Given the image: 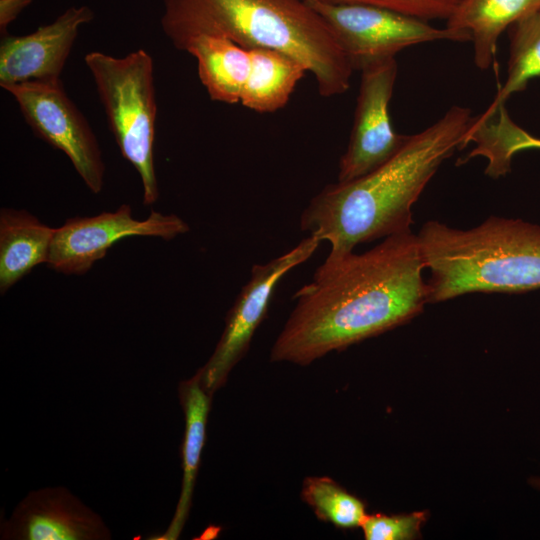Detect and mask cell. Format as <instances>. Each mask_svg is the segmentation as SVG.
<instances>
[{
	"label": "cell",
	"mask_w": 540,
	"mask_h": 540,
	"mask_svg": "<svg viewBox=\"0 0 540 540\" xmlns=\"http://www.w3.org/2000/svg\"><path fill=\"white\" fill-rule=\"evenodd\" d=\"M426 269L417 235L385 237L360 254L331 251L273 344L270 360L308 365L407 323L427 301Z\"/></svg>",
	"instance_id": "cell-1"
},
{
	"label": "cell",
	"mask_w": 540,
	"mask_h": 540,
	"mask_svg": "<svg viewBox=\"0 0 540 540\" xmlns=\"http://www.w3.org/2000/svg\"><path fill=\"white\" fill-rule=\"evenodd\" d=\"M472 119L469 108L453 106L375 170L327 185L303 210L301 230L340 252L411 231L412 206L441 164L465 147Z\"/></svg>",
	"instance_id": "cell-2"
},
{
	"label": "cell",
	"mask_w": 540,
	"mask_h": 540,
	"mask_svg": "<svg viewBox=\"0 0 540 540\" xmlns=\"http://www.w3.org/2000/svg\"><path fill=\"white\" fill-rule=\"evenodd\" d=\"M161 27L175 48L195 35L211 34L248 50L289 54L311 72L323 97L350 87L354 70L345 52L306 0H164Z\"/></svg>",
	"instance_id": "cell-3"
},
{
	"label": "cell",
	"mask_w": 540,
	"mask_h": 540,
	"mask_svg": "<svg viewBox=\"0 0 540 540\" xmlns=\"http://www.w3.org/2000/svg\"><path fill=\"white\" fill-rule=\"evenodd\" d=\"M417 238L430 272L428 303L540 289V225L490 216L474 228L458 229L431 220Z\"/></svg>",
	"instance_id": "cell-4"
},
{
	"label": "cell",
	"mask_w": 540,
	"mask_h": 540,
	"mask_svg": "<svg viewBox=\"0 0 540 540\" xmlns=\"http://www.w3.org/2000/svg\"><path fill=\"white\" fill-rule=\"evenodd\" d=\"M84 62L115 142L140 176L143 204L150 206L159 197L154 166L157 101L153 59L138 49L124 57L93 51L85 55Z\"/></svg>",
	"instance_id": "cell-5"
},
{
	"label": "cell",
	"mask_w": 540,
	"mask_h": 540,
	"mask_svg": "<svg viewBox=\"0 0 540 540\" xmlns=\"http://www.w3.org/2000/svg\"><path fill=\"white\" fill-rule=\"evenodd\" d=\"M327 22L353 70L395 58L409 46L450 40L471 41V36L395 10L366 4L306 0Z\"/></svg>",
	"instance_id": "cell-6"
},
{
	"label": "cell",
	"mask_w": 540,
	"mask_h": 540,
	"mask_svg": "<svg viewBox=\"0 0 540 540\" xmlns=\"http://www.w3.org/2000/svg\"><path fill=\"white\" fill-rule=\"evenodd\" d=\"M16 101L34 134L62 151L88 189L99 194L105 164L85 116L67 95L62 80L29 81L2 87Z\"/></svg>",
	"instance_id": "cell-7"
},
{
	"label": "cell",
	"mask_w": 540,
	"mask_h": 540,
	"mask_svg": "<svg viewBox=\"0 0 540 540\" xmlns=\"http://www.w3.org/2000/svg\"><path fill=\"white\" fill-rule=\"evenodd\" d=\"M322 241L309 235L294 248L264 264H255L227 313L225 327L214 352L198 370L205 390L213 395L247 352L251 339L264 319L273 292L281 279L309 259Z\"/></svg>",
	"instance_id": "cell-8"
},
{
	"label": "cell",
	"mask_w": 540,
	"mask_h": 540,
	"mask_svg": "<svg viewBox=\"0 0 540 540\" xmlns=\"http://www.w3.org/2000/svg\"><path fill=\"white\" fill-rule=\"evenodd\" d=\"M188 231V224L175 214L151 211L145 220H137L132 208L122 204L114 212L66 220L54 231L46 264L60 273L82 275L121 239L153 236L172 240Z\"/></svg>",
	"instance_id": "cell-9"
},
{
	"label": "cell",
	"mask_w": 540,
	"mask_h": 540,
	"mask_svg": "<svg viewBox=\"0 0 540 540\" xmlns=\"http://www.w3.org/2000/svg\"><path fill=\"white\" fill-rule=\"evenodd\" d=\"M397 62L389 58L361 70L353 127L339 161L338 182H348L375 170L406 142L396 133L389 103L397 77Z\"/></svg>",
	"instance_id": "cell-10"
},
{
	"label": "cell",
	"mask_w": 540,
	"mask_h": 540,
	"mask_svg": "<svg viewBox=\"0 0 540 540\" xmlns=\"http://www.w3.org/2000/svg\"><path fill=\"white\" fill-rule=\"evenodd\" d=\"M93 19L94 12L88 6H72L32 33L1 36L0 86L61 80L81 26Z\"/></svg>",
	"instance_id": "cell-11"
},
{
	"label": "cell",
	"mask_w": 540,
	"mask_h": 540,
	"mask_svg": "<svg viewBox=\"0 0 540 540\" xmlns=\"http://www.w3.org/2000/svg\"><path fill=\"white\" fill-rule=\"evenodd\" d=\"M4 540H107L100 515L64 487L33 490L1 522Z\"/></svg>",
	"instance_id": "cell-12"
},
{
	"label": "cell",
	"mask_w": 540,
	"mask_h": 540,
	"mask_svg": "<svg viewBox=\"0 0 540 540\" xmlns=\"http://www.w3.org/2000/svg\"><path fill=\"white\" fill-rule=\"evenodd\" d=\"M197 61L199 79L213 101L240 102L251 66L250 53L220 35L198 34L178 48Z\"/></svg>",
	"instance_id": "cell-13"
},
{
	"label": "cell",
	"mask_w": 540,
	"mask_h": 540,
	"mask_svg": "<svg viewBox=\"0 0 540 540\" xmlns=\"http://www.w3.org/2000/svg\"><path fill=\"white\" fill-rule=\"evenodd\" d=\"M179 400L184 412L185 430L181 445L182 485L172 520L158 540L177 539L188 518L193 490L206 440V427L212 395L202 385L200 374L180 383Z\"/></svg>",
	"instance_id": "cell-14"
},
{
	"label": "cell",
	"mask_w": 540,
	"mask_h": 540,
	"mask_svg": "<svg viewBox=\"0 0 540 540\" xmlns=\"http://www.w3.org/2000/svg\"><path fill=\"white\" fill-rule=\"evenodd\" d=\"M54 228L26 210L0 211V292L5 294L32 269L47 263Z\"/></svg>",
	"instance_id": "cell-15"
},
{
	"label": "cell",
	"mask_w": 540,
	"mask_h": 540,
	"mask_svg": "<svg viewBox=\"0 0 540 540\" xmlns=\"http://www.w3.org/2000/svg\"><path fill=\"white\" fill-rule=\"evenodd\" d=\"M540 11V0H462L446 27L465 32L474 45V62L485 70L493 61L500 35L521 18Z\"/></svg>",
	"instance_id": "cell-16"
},
{
	"label": "cell",
	"mask_w": 540,
	"mask_h": 540,
	"mask_svg": "<svg viewBox=\"0 0 540 540\" xmlns=\"http://www.w3.org/2000/svg\"><path fill=\"white\" fill-rule=\"evenodd\" d=\"M249 53L251 66L241 104L258 113L281 109L307 72L306 67L291 55L274 49L253 48Z\"/></svg>",
	"instance_id": "cell-17"
},
{
	"label": "cell",
	"mask_w": 540,
	"mask_h": 540,
	"mask_svg": "<svg viewBox=\"0 0 540 540\" xmlns=\"http://www.w3.org/2000/svg\"><path fill=\"white\" fill-rule=\"evenodd\" d=\"M507 78L488 108L477 120H485L505 105L507 99L526 89L531 79L540 77V11L529 14L510 27Z\"/></svg>",
	"instance_id": "cell-18"
},
{
	"label": "cell",
	"mask_w": 540,
	"mask_h": 540,
	"mask_svg": "<svg viewBox=\"0 0 540 540\" xmlns=\"http://www.w3.org/2000/svg\"><path fill=\"white\" fill-rule=\"evenodd\" d=\"M301 498L312 508L319 520L331 523L337 528L361 527L367 516L362 500L326 476L305 478Z\"/></svg>",
	"instance_id": "cell-19"
},
{
	"label": "cell",
	"mask_w": 540,
	"mask_h": 540,
	"mask_svg": "<svg viewBox=\"0 0 540 540\" xmlns=\"http://www.w3.org/2000/svg\"><path fill=\"white\" fill-rule=\"evenodd\" d=\"M478 146L491 169L508 172L515 154L524 150H540V138L518 126L504 105L480 128Z\"/></svg>",
	"instance_id": "cell-20"
},
{
	"label": "cell",
	"mask_w": 540,
	"mask_h": 540,
	"mask_svg": "<svg viewBox=\"0 0 540 540\" xmlns=\"http://www.w3.org/2000/svg\"><path fill=\"white\" fill-rule=\"evenodd\" d=\"M426 519L425 511L399 515L367 514L361 528L366 540H412L419 538Z\"/></svg>",
	"instance_id": "cell-21"
},
{
	"label": "cell",
	"mask_w": 540,
	"mask_h": 540,
	"mask_svg": "<svg viewBox=\"0 0 540 540\" xmlns=\"http://www.w3.org/2000/svg\"><path fill=\"white\" fill-rule=\"evenodd\" d=\"M333 3H353L379 6L426 21L447 20L462 0H322Z\"/></svg>",
	"instance_id": "cell-22"
},
{
	"label": "cell",
	"mask_w": 540,
	"mask_h": 540,
	"mask_svg": "<svg viewBox=\"0 0 540 540\" xmlns=\"http://www.w3.org/2000/svg\"><path fill=\"white\" fill-rule=\"evenodd\" d=\"M33 0H0V32L7 34V27Z\"/></svg>",
	"instance_id": "cell-23"
},
{
	"label": "cell",
	"mask_w": 540,
	"mask_h": 540,
	"mask_svg": "<svg viewBox=\"0 0 540 540\" xmlns=\"http://www.w3.org/2000/svg\"><path fill=\"white\" fill-rule=\"evenodd\" d=\"M529 484L537 489L540 490V476H534L529 479Z\"/></svg>",
	"instance_id": "cell-24"
}]
</instances>
